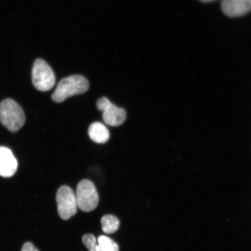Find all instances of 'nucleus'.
Returning <instances> with one entry per match:
<instances>
[{
  "mask_svg": "<svg viewBox=\"0 0 251 251\" xmlns=\"http://www.w3.org/2000/svg\"><path fill=\"white\" fill-rule=\"evenodd\" d=\"M56 201L58 215L62 219L67 221L77 213L76 195L71 187L68 186L59 187L56 194Z\"/></svg>",
  "mask_w": 251,
  "mask_h": 251,
  "instance_id": "nucleus-5",
  "label": "nucleus"
},
{
  "mask_svg": "<svg viewBox=\"0 0 251 251\" xmlns=\"http://www.w3.org/2000/svg\"><path fill=\"white\" fill-rule=\"evenodd\" d=\"M222 8L228 17H240L251 11V0H223Z\"/></svg>",
  "mask_w": 251,
  "mask_h": 251,
  "instance_id": "nucleus-8",
  "label": "nucleus"
},
{
  "mask_svg": "<svg viewBox=\"0 0 251 251\" xmlns=\"http://www.w3.org/2000/svg\"><path fill=\"white\" fill-rule=\"evenodd\" d=\"M34 87L40 92L51 90L55 84V76L51 67L42 59L34 62L31 74Z\"/></svg>",
  "mask_w": 251,
  "mask_h": 251,
  "instance_id": "nucleus-3",
  "label": "nucleus"
},
{
  "mask_svg": "<svg viewBox=\"0 0 251 251\" xmlns=\"http://www.w3.org/2000/svg\"><path fill=\"white\" fill-rule=\"evenodd\" d=\"M100 111L103 112L102 119L105 123L112 126L121 125L126 119L125 110L113 104L109 100L101 106Z\"/></svg>",
  "mask_w": 251,
  "mask_h": 251,
  "instance_id": "nucleus-6",
  "label": "nucleus"
},
{
  "mask_svg": "<svg viewBox=\"0 0 251 251\" xmlns=\"http://www.w3.org/2000/svg\"><path fill=\"white\" fill-rule=\"evenodd\" d=\"M102 230L106 234H112L118 231L120 226V221L112 215H106L101 219Z\"/></svg>",
  "mask_w": 251,
  "mask_h": 251,
  "instance_id": "nucleus-10",
  "label": "nucleus"
},
{
  "mask_svg": "<svg viewBox=\"0 0 251 251\" xmlns=\"http://www.w3.org/2000/svg\"><path fill=\"white\" fill-rule=\"evenodd\" d=\"M76 198L77 207L84 212L93 211L98 206V192L94 184L89 180H82L78 183Z\"/></svg>",
  "mask_w": 251,
  "mask_h": 251,
  "instance_id": "nucleus-4",
  "label": "nucleus"
},
{
  "mask_svg": "<svg viewBox=\"0 0 251 251\" xmlns=\"http://www.w3.org/2000/svg\"><path fill=\"white\" fill-rule=\"evenodd\" d=\"M18 161L10 149L0 147V176L11 177L18 169Z\"/></svg>",
  "mask_w": 251,
  "mask_h": 251,
  "instance_id": "nucleus-7",
  "label": "nucleus"
},
{
  "mask_svg": "<svg viewBox=\"0 0 251 251\" xmlns=\"http://www.w3.org/2000/svg\"><path fill=\"white\" fill-rule=\"evenodd\" d=\"M200 1L203 2H208L215 1V0H200Z\"/></svg>",
  "mask_w": 251,
  "mask_h": 251,
  "instance_id": "nucleus-15",
  "label": "nucleus"
},
{
  "mask_svg": "<svg viewBox=\"0 0 251 251\" xmlns=\"http://www.w3.org/2000/svg\"><path fill=\"white\" fill-rule=\"evenodd\" d=\"M88 133L91 140L99 144L107 142L110 137L108 128L100 122H94L91 125Z\"/></svg>",
  "mask_w": 251,
  "mask_h": 251,
  "instance_id": "nucleus-9",
  "label": "nucleus"
},
{
  "mask_svg": "<svg viewBox=\"0 0 251 251\" xmlns=\"http://www.w3.org/2000/svg\"><path fill=\"white\" fill-rule=\"evenodd\" d=\"M82 241L88 249L95 246L97 243L96 238L92 234H84L82 237Z\"/></svg>",
  "mask_w": 251,
  "mask_h": 251,
  "instance_id": "nucleus-12",
  "label": "nucleus"
},
{
  "mask_svg": "<svg viewBox=\"0 0 251 251\" xmlns=\"http://www.w3.org/2000/svg\"><path fill=\"white\" fill-rule=\"evenodd\" d=\"M0 122L12 132H16L23 127L25 115L23 108L12 99L0 102Z\"/></svg>",
  "mask_w": 251,
  "mask_h": 251,
  "instance_id": "nucleus-2",
  "label": "nucleus"
},
{
  "mask_svg": "<svg viewBox=\"0 0 251 251\" xmlns=\"http://www.w3.org/2000/svg\"><path fill=\"white\" fill-rule=\"evenodd\" d=\"M98 244L102 251H119L118 244L105 235H100L98 238Z\"/></svg>",
  "mask_w": 251,
  "mask_h": 251,
  "instance_id": "nucleus-11",
  "label": "nucleus"
},
{
  "mask_svg": "<svg viewBox=\"0 0 251 251\" xmlns=\"http://www.w3.org/2000/svg\"><path fill=\"white\" fill-rule=\"evenodd\" d=\"M89 250V251H102V250L99 244L95 245V246L91 248Z\"/></svg>",
  "mask_w": 251,
  "mask_h": 251,
  "instance_id": "nucleus-14",
  "label": "nucleus"
},
{
  "mask_svg": "<svg viewBox=\"0 0 251 251\" xmlns=\"http://www.w3.org/2000/svg\"><path fill=\"white\" fill-rule=\"evenodd\" d=\"M89 88V83L86 77L72 75L59 81L52 94V99L56 102H62L69 97L86 92Z\"/></svg>",
  "mask_w": 251,
  "mask_h": 251,
  "instance_id": "nucleus-1",
  "label": "nucleus"
},
{
  "mask_svg": "<svg viewBox=\"0 0 251 251\" xmlns=\"http://www.w3.org/2000/svg\"><path fill=\"white\" fill-rule=\"evenodd\" d=\"M21 251H39L30 242L25 243Z\"/></svg>",
  "mask_w": 251,
  "mask_h": 251,
  "instance_id": "nucleus-13",
  "label": "nucleus"
}]
</instances>
